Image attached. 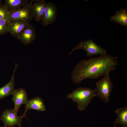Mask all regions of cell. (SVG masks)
<instances>
[{
  "label": "cell",
  "mask_w": 127,
  "mask_h": 127,
  "mask_svg": "<svg viewBox=\"0 0 127 127\" xmlns=\"http://www.w3.org/2000/svg\"><path fill=\"white\" fill-rule=\"evenodd\" d=\"M118 57L109 54L82 60L74 68L71 74L73 83L79 84L87 79H97L111 71L118 65Z\"/></svg>",
  "instance_id": "obj_1"
},
{
  "label": "cell",
  "mask_w": 127,
  "mask_h": 127,
  "mask_svg": "<svg viewBox=\"0 0 127 127\" xmlns=\"http://www.w3.org/2000/svg\"><path fill=\"white\" fill-rule=\"evenodd\" d=\"M96 88L93 90L88 87H80L69 94L66 98L76 103L78 109L82 111L89 105L92 99L96 96Z\"/></svg>",
  "instance_id": "obj_2"
},
{
  "label": "cell",
  "mask_w": 127,
  "mask_h": 127,
  "mask_svg": "<svg viewBox=\"0 0 127 127\" xmlns=\"http://www.w3.org/2000/svg\"><path fill=\"white\" fill-rule=\"evenodd\" d=\"M113 82L110 79L109 73L95 83L96 96L102 100L105 103L108 102L110 96L113 88Z\"/></svg>",
  "instance_id": "obj_3"
},
{
  "label": "cell",
  "mask_w": 127,
  "mask_h": 127,
  "mask_svg": "<svg viewBox=\"0 0 127 127\" xmlns=\"http://www.w3.org/2000/svg\"><path fill=\"white\" fill-rule=\"evenodd\" d=\"M79 49L85 51L88 57H92L94 55L102 56L107 54L106 50L97 45L91 39L80 42L72 49L69 55L74 51Z\"/></svg>",
  "instance_id": "obj_4"
},
{
  "label": "cell",
  "mask_w": 127,
  "mask_h": 127,
  "mask_svg": "<svg viewBox=\"0 0 127 127\" xmlns=\"http://www.w3.org/2000/svg\"><path fill=\"white\" fill-rule=\"evenodd\" d=\"M25 6L10 13V21L22 20L29 22L34 18L33 3L32 0Z\"/></svg>",
  "instance_id": "obj_5"
},
{
  "label": "cell",
  "mask_w": 127,
  "mask_h": 127,
  "mask_svg": "<svg viewBox=\"0 0 127 127\" xmlns=\"http://www.w3.org/2000/svg\"><path fill=\"white\" fill-rule=\"evenodd\" d=\"M23 116H18L13 109H7L3 111L0 117L4 127H13L16 125L21 126Z\"/></svg>",
  "instance_id": "obj_6"
},
{
  "label": "cell",
  "mask_w": 127,
  "mask_h": 127,
  "mask_svg": "<svg viewBox=\"0 0 127 127\" xmlns=\"http://www.w3.org/2000/svg\"><path fill=\"white\" fill-rule=\"evenodd\" d=\"M57 10L56 6L53 3H47L41 21L42 24L46 26L55 22L56 18Z\"/></svg>",
  "instance_id": "obj_7"
},
{
  "label": "cell",
  "mask_w": 127,
  "mask_h": 127,
  "mask_svg": "<svg viewBox=\"0 0 127 127\" xmlns=\"http://www.w3.org/2000/svg\"><path fill=\"white\" fill-rule=\"evenodd\" d=\"M36 37V30L34 26L28 23L17 38L24 45L31 44Z\"/></svg>",
  "instance_id": "obj_8"
},
{
  "label": "cell",
  "mask_w": 127,
  "mask_h": 127,
  "mask_svg": "<svg viewBox=\"0 0 127 127\" xmlns=\"http://www.w3.org/2000/svg\"><path fill=\"white\" fill-rule=\"evenodd\" d=\"M25 110L22 115L23 117L26 118V114L29 110L33 109L37 111H46L44 100L41 97H36L30 100H28L24 104Z\"/></svg>",
  "instance_id": "obj_9"
},
{
  "label": "cell",
  "mask_w": 127,
  "mask_h": 127,
  "mask_svg": "<svg viewBox=\"0 0 127 127\" xmlns=\"http://www.w3.org/2000/svg\"><path fill=\"white\" fill-rule=\"evenodd\" d=\"M12 100L14 105L13 109L17 113L18 110L21 106L24 104L28 100V96L26 90L20 88L15 89L13 92Z\"/></svg>",
  "instance_id": "obj_10"
},
{
  "label": "cell",
  "mask_w": 127,
  "mask_h": 127,
  "mask_svg": "<svg viewBox=\"0 0 127 127\" xmlns=\"http://www.w3.org/2000/svg\"><path fill=\"white\" fill-rule=\"evenodd\" d=\"M18 65L15 63V66L10 81L3 87L0 88V99L12 95L15 90V74Z\"/></svg>",
  "instance_id": "obj_11"
},
{
  "label": "cell",
  "mask_w": 127,
  "mask_h": 127,
  "mask_svg": "<svg viewBox=\"0 0 127 127\" xmlns=\"http://www.w3.org/2000/svg\"><path fill=\"white\" fill-rule=\"evenodd\" d=\"M29 23V21L22 20L10 21L8 32L17 37Z\"/></svg>",
  "instance_id": "obj_12"
},
{
  "label": "cell",
  "mask_w": 127,
  "mask_h": 127,
  "mask_svg": "<svg viewBox=\"0 0 127 127\" xmlns=\"http://www.w3.org/2000/svg\"><path fill=\"white\" fill-rule=\"evenodd\" d=\"M33 3L34 18L36 22L40 21L43 16L47 3L43 0H32Z\"/></svg>",
  "instance_id": "obj_13"
},
{
  "label": "cell",
  "mask_w": 127,
  "mask_h": 127,
  "mask_svg": "<svg viewBox=\"0 0 127 127\" xmlns=\"http://www.w3.org/2000/svg\"><path fill=\"white\" fill-rule=\"evenodd\" d=\"M115 113L117 117L114 123L116 125H121L122 127H127V106L116 108Z\"/></svg>",
  "instance_id": "obj_14"
},
{
  "label": "cell",
  "mask_w": 127,
  "mask_h": 127,
  "mask_svg": "<svg viewBox=\"0 0 127 127\" xmlns=\"http://www.w3.org/2000/svg\"><path fill=\"white\" fill-rule=\"evenodd\" d=\"M111 21L127 27V10L125 8L117 10L115 15L111 16Z\"/></svg>",
  "instance_id": "obj_15"
},
{
  "label": "cell",
  "mask_w": 127,
  "mask_h": 127,
  "mask_svg": "<svg viewBox=\"0 0 127 127\" xmlns=\"http://www.w3.org/2000/svg\"><path fill=\"white\" fill-rule=\"evenodd\" d=\"M5 2L4 4L10 13L25 6L28 3L27 0H5Z\"/></svg>",
  "instance_id": "obj_16"
},
{
  "label": "cell",
  "mask_w": 127,
  "mask_h": 127,
  "mask_svg": "<svg viewBox=\"0 0 127 127\" xmlns=\"http://www.w3.org/2000/svg\"><path fill=\"white\" fill-rule=\"evenodd\" d=\"M10 21L8 19L0 20V35H3L8 32Z\"/></svg>",
  "instance_id": "obj_17"
},
{
  "label": "cell",
  "mask_w": 127,
  "mask_h": 127,
  "mask_svg": "<svg viewBox=\"0 0 127 127\" xmlns=\"http://www.w3.org/2000/svg\"><path fill=\"white\" fill-rule=\"evenodd\" d=\"M10 15V12L8 11L5 4H2L0 6V20L4 19H9Z\"/></svg>",
  "instance_id": "obj_18"
},
{
  "label": "cell",
  "mask_w": 127,
  "mask_h": 127,
  "mask_svg": "<svg viewBox=\"0 0 127 127\" xmlns=\"http://www.w3.org/2000/svg\"><path fill=\"white\" fill-rule=\"evenodd\" d=\"M2 0H0V6L2 5L1 2Z\"/></svg>",
  "instance_id": "obj_19"
},
{
  "label": "cell",
  "mask_w": 127,
  "mask_h": 127,
  "mask_svg": "<svg viewBox=\"0 0 127 127\" xmlns=\"http://www.w3.org/2000/svg\"><path fill=\"white\" fill-rule=\"evenodd\" d=\"M113 127H117L116 126V125H114L113 126Z\"/></svg>",
  "instance_id": "obj_20"
},
{
  "label": "cell",
  "mask_w": 127,
  "mask_h": 127,
  "mask_svg": "<svg viewBox=\"0 0 127 127\" xmlns=\"http://www.w3.org/2000/svg\"><path fill=\"white\" fill-rule=\"evenodd\" d=\"M21 127V126H20V127Z\"/></svg>",
  "instance_id": "obj_21"
},
{
  "label": "cell",
  "mask_w": 127,
  "mask_h": 127,
  "mask_svg": "<svg viewBox=\"0 0 127 127\" xmlns=\"http://www.w3.org/2000/svg\"><path fill=\"white\" fill-rule=\"evenodd\" d=\"M0 127H1V126H0Z\"/></svg>",
  "instance_id": "obj_22"
}]
</instances>
